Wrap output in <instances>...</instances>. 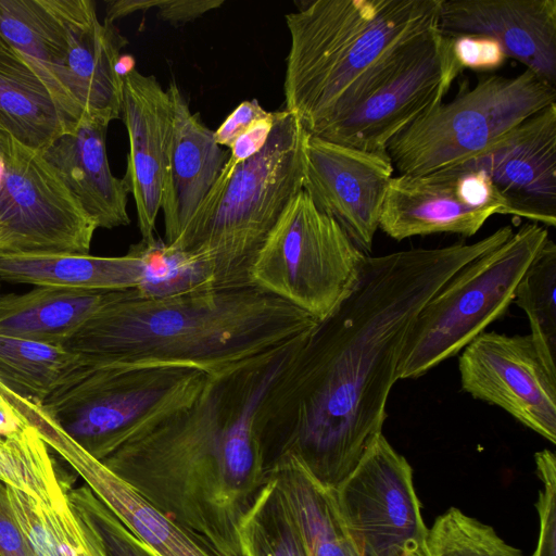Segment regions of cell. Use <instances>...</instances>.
Segmentation results:
<instances>
[{"label":"cell","instance_id":"obj_23","mask_svg":"<svg viewBox=\"0 0 556 556\" xmlns=\"http://www.w3.org/2000/svg\"><path fill=\"white\" fill-rule=\"evenodd\" d=\"M0 47L38 74L73 122L81 117L62 85L68 39L58 0H0Z\"/></svg>","mask_w":556,"mask_h":556},{"label":"cell","instance_id":"obj_24","mask_svg":"<svg viewBox=\"0 0 556 556\" xmlns=\"http://www.w3.org/2000/svg\"><path fill=\"white\" fill-rule=\"evenodd\" d=\"M75 123L38 74L0 47V131L42 151Z\"/></svg>","mask_w":556,"mask_h":556},{"label":"cell","instance_id":"obj_26","mask_svg":"<svg viewBox=\"0 0 556 556\" xmlns=\"http://www.w3.org/2000/svg\"><path fill=\"white\" fill-rule=\"evenodd\" d=\"M106 291L37 286L0 298V336L63 345L93 314Z\"/></svg>","mask_w":556,"mask_h":556},{"label":"cell","instance_id":"obj_22","mask_svg":"<svg viewBox=\"0 0 556 556\" xmlns=\"http://www.w3.org/2000/svg\"><path fill=\"white\" fill-rule=\"evenodd\" d=\"M58 454L153 556H220L74 441Z\"/></svg>","mask_w":556,"mask_h":556},{"label":"cell","instance_id":"obj_14","mask_svg":"<svg viewBox=\"0 0 556 556\" xmlns=\"http://www.w3.org/2000/svg\"><path fill=\"white\" fill-rule=\"evenodd\" d=\"M304 190L365 254L371 251L394 167L387 151L307 136Z\"/></svg>","mask_w":556,"mask_h":556},{"label":"cell","instance_id":"obj_2","mask_svg":"<svg viewBox=\"0 0 556 556\" xmlns=\"http://www.w3.org/2000/svg\"><path fill=\"white\" fill-rule=\"evenodd\" d=\"M307 334L211 377L101 463L220 556H243L239 523L268 479L257 412Z\"/></svg>","mask_w":556,"mask_h":556},{"label":"cell","instance_id":"obj_34","mask_svg":"<svg viewBox=\"0 0 556 556\" xmlns=\"http://www.w3.org/2000/svg\"><path fill=\"white\" fill-rule=\"evenodd\" d=\"M67 500L101 536L109 556H153L87 486L71 488Z\"/></svg>","mask_w":556,"mask_h":556},{"label":"cell","instance_id":"obj_12","mask_svg":"<svg viewBox=\"0 0 556 556\" xmlns=\"http://www.w3.org/2000/svg\"><path fill=\"white\" fill-rule=\"evenodd\" d=\"M453 38L433 30L415 54L350 113L313 135L367 151H386L390 141L440 105L463 71Z\"/></svg>","mask_w":556,"mask_h":556},{"label":"cell","instance_id":"obj_32","mask_svg":"<svg viewBox=\"0 0 556 556\" xmlns=\"http://www.w3.org/2000/svg\"><path fill=\"white\" fill-rule=\"evenodd\" d=\"M129 249L140 261L134 288L139 296L161 299L214 287L212 273L201 260L163 240H140Z\"/></svg>","mask_w":556,"mask_h":556},{"label":"cell","instance_id":"obj_8","mask_svg":"<svg viewBox=\"0 0 556 556\" xmlns=\"http://www.w3.org/2000/svg\"><path fill=\"white\" fill-rule=\"evenodd\" d=\"M556 103V86L526 70L485 76L401 131L386 151L400 175L454 167L486 151L513 128Z\"/></svg>","mask_w":556,"mask_h":556},{"label":"cell","instance_id":"obj_29","mask_svg":"<svg viewBox=\"0 0 556 556\" xmlns=\"http://www.w3.org/2000/svg\"><path fill=\"white\" fill-rule=\"evenodd\" d=\"M238 538L243 556H308L295 515L270 472L242 517Z\"/></svg>","mask_w":556,"mask_h":556},{"label":"cell","instance_id":"obj_17","mask_svg":"<svg viewBox=\"0 0 556 556\" xmlns=\"http://www.w3.org/2000/svg\"><path fill=\"white\" fill-rule=\"evenodd\" d=\"M439 29L492 37L507 58L556 86L555 0H441Z\"/></svg>","mask_w":556,"mask_h":556},{"label":"cell","instance_id":"obj_1","mask_svg":"<svg viewBox=\"0 0 556 556\" xmlns=\"http://www.w3.org/2000/svg\"><path fill=\"white\" fill-rule=\"evenodd\" d=\"M504 226L473 242L366 255L337 307L305 338L260 405L266 469L295 457L336 490L382 433L407 334L424 305L462 267L504 243Z\"/></svg>","mask_w":556,"mask_h":556},{"label":"cell","instance_id":"obj_30","mask_svg":"<svg viewBox=\"0 0 556 556\" xmlns=\"http://www.w3.org/2000/svg\"><path fill=\"white\" fill-rule=\"evenodd\" d=\"M513 302L526 313L538 354L556 378V244L551 238L522 275Z\"/></svg>","mask_w":556,"mask_h":556},{"label":"cell","instance_id":"obj_6","mask_svg":"<svg viewBox=\"0 0 556 556\" xmlns=\"http://www.w3.org/2000/svg\"><path fill=\"white\" fill-rule=\"evenodd\" d=\"M211 377L179 365H84L41 407L70 439L101 462L140 430L193 403Z\"/></svg>","mask_w":556,"mask_h":556},{"label":"cell","instance_id":"obj_38","mask_svg":"<svg viewBox=\"0 0 556 556\" xmlns=\"http://www.w3.org/2000/svg\"><path fill=\"white\" fill-rule=\"evenodd\" d=\"M534 459L543 489L535 504L540 533L532 556H556V457L552 451L543 450L535 453Z\"/></svg>","mask_w":556,"mask_h":556},{"label":"cell","instance_id":"obj_42","mask_svg":"<svg viewBox=\"0 0 556 556\" xmlns=\"http://www.w3.org/2000/svg\"><path fill=\"white\" fill-rule=\"evenodd\" d=\"M277 116L278 111L271 112L268 117L256 122L239 136L230 147L227 162L236 166L261 151L274 128Z\"/></svg>","mask_w":556,"mask_h":556},{"label":"cell","instance_id":"obj_13","mask_svg":"<svg viewBox=\"0 0 556 556\" xmlns=\"http://www.w3.org/2000/svg\"><path fill=\"white\" fill-rule=\"evenodd\" d=\"M462 389L556 443V378L530 334L482 332L458 358Z\"/></svg>","mask_w":556,"mask_h":556},{"label":"cell","instance_id":"obj_39","mask_svg":"<svg viewBox=\"0 0 556 556\" xmlns=\"http://www.w3.org/2000/svg\"><path fill=\"white\" fill-rule=\"evenodd\" d=\"M453 55L460 67L473 71H494L507 56L497 40L489 36L462 35L453 38Z\"/></svg>","mask_w":556,"mask_h":556},{"label":"cell","instance_id":"obj_31","mask_svg":"<svg viewBox=\"0 0 556 556\" xmlns=\"http://www.w3.org/2000/svg\"><path fill=\"white\" fill-rule=\"evenodd\" d=\"M49 448L35 428L15 438L0 439V480L43 504L58 502L72 486Z\"/></svg>","mask_w":556,"mask_h":556},{"label":"cell","instance_id":"obj_44","mask_svg":"<svg viewBox=\"0 0 556 556\" xmlns=\"http://www.w3.org/2000/svg\"><path fill=\"white\" fill-rule=\"evenodd\" d=\"M160 0H111L106 3L104 22L114 24L116 20L138 11H147L157 7Z\"/></svg>","mask_w":556,"mask_h":556},{"label":"cell","instance_id":"obj_5","mask_svg":"<svg viewBox=\"0 0 556 556\" xmlns=\"http://www.w3.org/2000/svg\"><path fill=\"white\" fill-rule=\"evenodd\" d=\"M308 132L287 111L256 154L236 166L226 162L175 244L201 260L214 287L253 285L251 268L270 231L304 189Z\"/></svg>","mask_w":556,"mask_h":556},{"label":"cell","instance_id":"obj_27","mask_svg":"<svg viewBox=\"0 0 556 556\" xmlns=\"http://www.w3.org/2000/svg\"><path fill=\"white\" fill-rule=\"evenodd\" d=\"M268 472L278 479L295 515L308 556H362L343 525L332 489L291 455L276 460Z\"/></svg>","mask_w":556,"mask_h":556},{"label":"cell","instance_id":"obj_37","mask_svg":"<svg viewBox=\"0 0 556 556\" xmlns=\"http://www.w3.org/2000/svg\"><path fill=\"white\" fill-rule=\"evenodd\" d=\"M30 428L46 443L61 432L41 406L21 397L0 381V439L18 437Z\"/></svg>","mask_w":556,"mask_h":556},{"label":"cell","instance_id":"obj_45","mask_svg":"<svg viewBox=\"0 0 556 556\" xmlns=\"http://www.w3.org/2000/svg\"><path fill=\"white\" fill-rule=\"evenodd\" d=\"M422 556H426V555H422Z\"/></svg>","mask_w":556,"mask_h":556},{"label":"cell","instance_id":"obj_15","mask_svg":"<svg viewBox=\"0 0 556 556\" xmlns=\"http://www.w3.org/2000/svg\"><path fill=\"white\" fill-rule=\"evenodd\" d=\"M451 168L482 170L503 201L504 214L555 227L556 103L523 121L483 153Z\"/></svg>","mask_w":556,"mask_h":556},{"label":"cell","instance_id":"obj_41","mask_svg":"<svg viewBox=\"0 0 556 556\" xmlns=\"http://www.w3.org/2000/svg\"><path fill=\"white\" fill-rule=\"evenodd\" d=\"M0 556H29L21 528L13 515L8 484L0 480Z\"/></svg>","mask_w":556,"mask_h":556},{"label":"cell","instance_id":"obj_40","mask_svg":"<svg viewBox=\"0 0 556 556\" xmlns=\"http://www.w3.org/2000/svg\"><path fill=\"white\" fill-rule=\"evenodd\" d=\"M271 112L264 110L256 99L242 101L214 131L215 141L230 149L236 139Z\"/></svg>","mask_w":556,"mask_h":556},{"label":"cell","instance_id":"obj_35","mask_svg":"<svg viewBox=\"0 0 556 556\" xmlns=\"http://www.w3.org/2000/svg\"><path fill=\"white\" fill-rule=\"evenodd\" d=\"M41 504L63 556H109L99 533L75 511L67 495L53 504Z\"/></svg>","mask_w":556,"mask_h":556},{"label":"cell","instance_id":"obj_33","mask_svg":"<svg viewBox=\"0 0 556 556\" xmlns=\"http://www.w3.org/2000/svg\"><path fill=\"white\" fill-rule=\"evenodd\" d=\"M426 556H523L492 527L452 507L428 530Z\"/></svg>","mask_w":556,"mask_h":556},{"label":"cell","instance_id":"obj_16","mask_svg":"<svg viewBox=\"0 0 556 556\" xmlns=\"http://www.w3.org/2000/svg\"><path fill=\"white\" fill-rule=\"evenodd\" d=\"M121 116L129 140L123 179L135 200L141 240L148 242L154 239L172 136L173 108L167 90L153 75L129 68L123 73Z\"/></svg>","mask_w":556,"mask_h":556},{"label":"cell","instance_id":"obj_18","mask_svg":"<svg viewBox=\"0 0 556 556\" xmlns=\"http://www.w3.org/2000/svg\"><path fill=\"white\" fill-rule=\"evenodd\" d=\"M68 47L62 85L83 115L110 124L121 117L123 73L118 64L127 45L114 24L98 18L91 0H58Z\"/></svg>","mask_w":556,"mask_h":556},{"label":"cell","instance_id":"obj_11","mask_svg":"<svg viewBox=\"0 0 556 556\" xmlns=\"http://www.w3.org/2000/svg\"><path fill=\"white\" fill-rule=\"evenodd\" d=\"M340 517L362 556H420L428 528L413 470L381 433L353 472L332 490Z\"/></svg>","mask_w":556,"mask_h":556},{"label":"cell","instance_id":"obj_43","mask_svg":"<svg viewBox=\"0 0 556 556\" xmlns=\"http://www.w3.org/2000/svg\"><path fill=\"white\" fill-rule=\"evenodd\" d=\"M223 4L224 0H160L156 10L160 20L176 25L193 21Z\"/></svg>","mask_w":556,"mask_h":556},{"label":"cell","instance_id":"obj_9","mask_svg":"<svg viewBox=\"0 0 556 556\" xmlns=\"http://www.w3.org/2000/svg\"><path fill=\"white\" fill-rule=\"evenodd\" d=\"M366 255L303 189L257 253L251 281L323 320L351 290Z\"/></svg>","mask_w":556,"mask_h":556},{"label":"cell","instance_id":"obj_19","mask_svg":"<svg viewBox=\"0 0 556 556\" xmlns=\"http://www.w3.org/2000/svg\"><path fill=\"white\" fill-rule=\"evenodd\" d=\"M172 101L173 126L164 175L161 210L165 240L173 245L181 236L195 210L217 180L229 155L192 113L177 83L166 88Z\"/></svg>","mask_w":556,"mask_h":556},{"label":"cell","instance_id":"obj_7","mask_svg":"<svg viewBox=\"0 0 556 556\" xmlns=\"http://www.w3.org/2000/svg\"><path fill=\"white\" fill-rule=\"evenodd\" d=\"M548 238L544 226L527 223L504 243L458 269L418 313L402 351L397 380L425 375L502 317Z\"/></svg>","mask_w":556,"mask_h":556},{"label":"cell","instance_id":"obj_36","mask_svg":"<svg viewBox=\"0 0 556 556\" xmlns=\"http://www.w3.org/2000/svg\"><path fill=\"white\" fill-rule=\"evenodd\" d=\"M8 496L29 556H63L46 520L41 502L10 485H8Z\"/></svg>","mask_w":556,"mask_h":556},{"label":"cell","instance_id":"obj_28","mask_svg":"<svg viewBox=\"0 0 556 556\" xmlns=\"http://www.w3.org/2000/svg\"><path fill=\"white\" fill-rule=\"evenodd\" d=\"M81 366L80 357L63 345L0 336V381L36 405Z\"/></svg>","mask_w":556,"mask_h":556},{"label":"cell","instance_id":"obj_10","mask_svg":"<svg viewBox=\"0 0 556 556\" xmlns=\"http://www.w3.org/2000/svg\"><path fill=\"white\" fill-rule=\"evenodd\" d=\"M97 228L42 151L0 131V254H89Z\"/></svg>","mask_w":556,"mask_h":556},{"label":"cell","instance_id":"obj_25","mask_svg":"<svg viewBox=\"0 0 556 556\" xmlns=\"http://www.w3.org/2000/svg\"><path fill=\"white\" fill-rule=\"evenodd\" d=\"M139 274V257L130 249L123 256L0 254V278L13 283L113 291L136 288Z\"/></svg>","mask_w":556,"mask_h":556},{"label":"cell","instance_id":"obj_20","mask_svg":"<svg viewBox=\"0 0 556 556\" xmlns=\"http://www.w3.org/2000/svg\"><path fill=\"white\" fill-rule=\"evenodd\" d=\"M108 127L105 122L81 115L42 154L97 227L112 229L130 223L129 190L125 180L111 172Z\"/></svg>","mask_w":556,"mask_h":556},{"label":"cell","instance_id":"obj_4","mask_svg":"<svg viewBox=\"0 0 556 556\" xmlns=\"http://www.w3.org/2000/svg\"><path fill=\"white\" fill-rule=\"evenodd\" d=\"M441 0H315L286 15L285 111L309 135L392 77L439 28Z\"/></svg>","mask_w":556,"mask_h":556},{"label":"cell","instance_id":"obj_21","mask_svg":"<svg viewBox=\"0 0 556 556\" xmlns=\"http://www.w3.org/2000/svg\"><path fill=\"white\" fill-rule=\"evenodd\" d=\"M492 215L465 203L446 172L400 175L389 181L379 228L397 241L442 232L471 237Z\"/></svg>","mask_w":556,"mask_h":556},{"label":"cell","instance_id":"obj_3","mask_svg":"<svg viewBox=\"0 0 556 556\" xmlns=\"http://www.w3.org/2000/svg\"><path fill=\"white\" fill-rule=\"evenodd\" d=\"M318 321L255 285L161 299L113 290L63 346L89 367L179 365L215 377L298 340Z\"/></svg>","mask_w":556,"mask_h":556}]
</instances>
